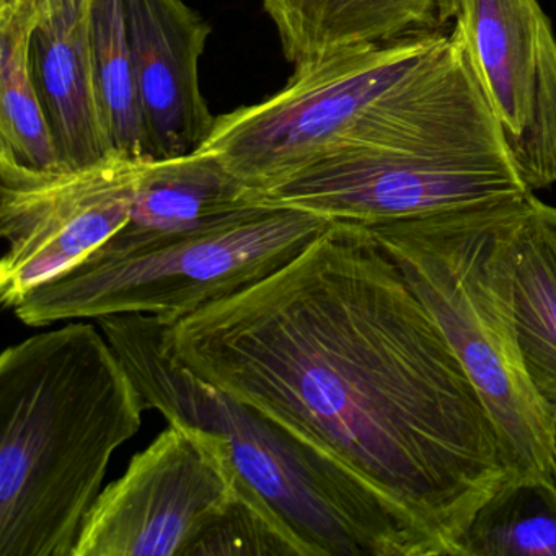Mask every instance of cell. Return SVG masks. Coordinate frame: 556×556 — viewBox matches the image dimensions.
<instances>
[{
  "label": "cell",
  "instance_id": "cell-18",
  "mask_svg": "<svg viewBox=\"0 0 556 556\" xmlns=\"http://www.w3.org/2000/svg\"><path fill=\"white\" fill-rule=\"evenodd\" d=\"M89 37L97 93L113 151L132 161L152 157L123 0H90Z\"/></svg>",
  "mask_w": 556,
  "mask_h": 556
},
{
  "label": "cell",
  "instance_id": "cell-4",
  "mask_svg": "<svg viewBox=\"0 0 556 556\" xmlns=\"http://www.w3.org/2000/svg\"><path fill=\"white\" fill-rule=\"evenodd\" d=\"M96 321L148 409L219 434L243 483L307 556H435L425 536L330 455L167 356L161 318L116 314Z\"/></svg>",
  "mask_w": 556,
  "mask_h": 556
},
{
  "label": "cell",
  "instance_id": "cell-11",
  "mask_svg": "<svg viewBox=\"0 0 556 556\" xmlns=\"http://www.w3.org/2000/svg\"><path fill=\"white\" fill-rule=\"evenodd\" d=\"M152 157L191 154L216 116L201 92L211 25L184 0H123Z\"/></svg>",
  "mask_w": 556,
  "mask_h": 556
},
{
  "label": "cell",
  "instance_id": "cell-7",
  "mask_svg": "<svg viewBox=\"0 0 556 556\" xmlns=\"http://www.w3.org/2000/svg\"><path fill=\"white\" fill-rule=\"evenodd\" d=\"M506 154L337 149L253 197L330 223L383 226L523 200Z\"/></svg>",
  "mask_w": 556,
  "mask_h": 556
},
{
  "label": "cell",
  "instance_id": "cell-14",
  "mask_svg": "<svg viewBox=\"0 0 556 556\" xmlns=\"http://www.w3.org/2000/svg\"><path fill=\"white\" fill-rule=\"evenodd\" d=\"M295 67L351 48L452 27V0H262Z\"/></svg>",
  "mask_w": 556,
  "mask_h": 556
},
{
  "label": "cell",
  "instance_id": "cell-20",
  "mask_svg": "<svg viewBox=\"0 0 556 556\" xmlns=\"http://www.w3.org/2000/svg\"><path fill=\"white\" fill-rule=\"evenodd\" d=\"M536 211H539L540 219H542L543 226H545L546 232H548L549 239H552L556 249V207L536 200Z\"/></svg>",
  "mask_w": 556,
  "mask_h": 556
},
{
  "label": "cell",
  "instance_id": "cell-15",
  "mask_svg": "<svg viewBox=\"0 0 556 556\" xmlns=\"http://www.w3.org/2000/svg\"><path fill=\"white\" fill-rule=\"evenodd\" d=\"M514 308L530 380L556 416V249L530 194L514 236Z\"/></svg>",
  "mask_w": 556,
  "mask_h": 556
},
{
  "label": "cell",
  "instance_id": "cell-13",
  "mask_svg": "<svg viewBox=\"0 0 556 556\" xmlns=\"http://www.w3.org/2000/svg\"><path fill=\"white\" fill-rule=\"evenodd\" d=\"M253 204L249 188L210 152L149 157L141 162L128 223L96 253L122 255L200 232Z\"/></svg>",
  "mask_w": 556,
  "mask_h": 556
},
{
  "label": "cell",
  "instance_id": "cell-17",
  "mask_svg": "<svg viewBox=\"0 0 556 556\" xmlns=\"http://www.w3.org/2000/svg\"><path fill=\"white\" fill-rule=\"evenodd\" d=\"M455 556H556V481L507 480L471 517Z\"/></svg>",
  "mask_w": 556,
  "mask_h": 556
},
{
  "label": "cell",
  "instance_id": "cell-12",
  "mask_svg": "<svg viewBox=\"0 0 556 556\" xmlns=\"http://www.w3.org/2000/svg\"><path fill=\"white\" fill-rule=\"evenodd\" d=\"M90 0L58 9L31 34L35 86L63 168H83L116 154L97 93L89 37Z\"/></svg>",
  "mask_w": 556,
  "mask_h": 556
},
{
  "label": "cell",
  "instance_id": "cell-3",
  "mask_svg": "<svg viewBox=\"0 0 556 556\" xmlns=\"http://www.w3.org/2000/svg\"><path fill=\"white\" fill-rule=\"evenodd\" d=\"M90 321L0 356V556H73L113 454L141 429L144 396Z\"/></svg>",
  "mask_w": 556,
  "mask_h": 556
},
{
  "label": "cell",
  "instance_id": "cell-10",
  "mask_svg": "<svg viewBox=\"0 0 556 556\" xmlns=\"http://www.w3.org/2000/svg\"><path fill=\"white\" fill-rule=\"evenodd\" d=\"M510 161L530 191L556 184V37L539 0H452Z\"/></svg>",
  "mask_w": 556,
  "mask_h": 556
},
{
  "label": "cell",
  "instance_id": "cell-9",
  "mask_svg": "<svg viewBox=\"0 0 556 556\" xmlns=\"http://www.w3.org/2000/svg\"><path fill=\"white\" fill-rule=\"evenodd\" d=\"M141 162L113 154L89 167L51 172L0 162L5 308L14 311L28 292L86 262L125 227Z\"/></svg>",
  "mask_w": 556,
  "mask_h": 556
},
{
  "label": "cell",
  "instance_id": "cell-2",
  "mask_svg": "<svg viewBox=\"0 0 556 556\" xmlns=\"http://www.w3.org/2000/svg\"><path fill=\"white\" fill-rule=\"evenodd\" d=\"M337 149L509 155L454 25L298 66L275 96L216 116L198 151L255 197Z\"/></svg>",
  "mask_w": 556,
  "mask_h": 556
},
{
  "label": "cell",
  "instance_id": "cell-5",
  "mask_svg": "<svg viewBox=\"0 0 556 556\" xmlns=\"http://www.w3.org/2000/svg\"><path fill=\"white\" fill-rule=\"evenodd\" d=\"M529 198L364 229L467 370L514 477L556 481V416L530 380L514 308V236Z\"/></svg>",
  "mask_w": 556,
  "mask_h": 556
},
{
  "label": "cell",
  "instance_id": "cell-16",
  "mask_svg": "<svg viewBox=\"0 0 556 556\" xmlns=\"http://www.w3.org/2000/svg\"><path fill=\"white\" fill-rule=\"evenodd\" d=\"M37 25L0 18V162L28 170H61L56 142L31 73L30 40Z\"/></svg>",
  "mask_w": 556,
  "mask_h": 556
},
{
  "label": "cell",
  "instance_id": "cell-6",
  "mask_svg": "<svg viewBox=\"0 0 556 556\" xmlns=\"http://www.w3.org/2000/svg\"><path fill=\"white\" fill-rule=\"evenodd\" d=\"M331 224L305 211L253 204L200 232L122 255L93 253L28 292L14 312L34 328L116 314H151L172 325L268 278Z\"/></svg>",
  "mask_w": 556,
  "mask_h": 556
},
{
  "label": "cell",
  "instance_id": "cell-8",
  "mask_svg": "<svg viewBox=\"0 0 556 556\" xmlns=\"http://www.w3.org/2000/svg\"><path fill=\"white\" fill-rule=\"evenodd\" d=\"M242 490L219 434L168 421L99 494L73 556H193Z\"/></svg>",
  "mask_w": 556,
  "mask_h": 556
},
{
  "label": "cell",
  "instance_id": "cell-19",
  "mask_svg": "<svg viewBox=\"0 0 556 556\" xmlns=\"http://www.w3.org/2000/svg\"><path fill=\"white\" fill-rule=\"evenodd\" d=\"M79 0H0V18H22L40 24L64 5Z\"/></svg>",
  "mask_w": 556,
  "mask_h": 556
},
{
  "label": "cell",
  "instance_id": "cell-1",
  "mask_svg": "<svg viewBox=\"0 0 556 556\" xmlns=\"http://www.w3.org/2000/svg\"><path fill=\"white\" fill-rule=\"evenodd\" d=\"M161 348L348 468L435 556L514 477L467 370L364 227L331 224L263 281L162 325Z\"/></svg>",
  "mask_w": 556,
  "mask_h": 556
}]
</instances>
